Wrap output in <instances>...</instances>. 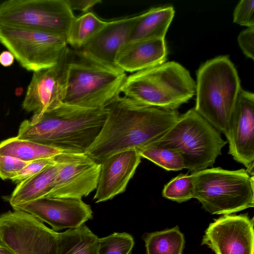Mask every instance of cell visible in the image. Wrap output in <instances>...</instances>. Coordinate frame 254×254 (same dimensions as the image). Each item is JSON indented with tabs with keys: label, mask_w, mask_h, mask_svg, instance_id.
I'll list each match as a JSON object with an SVG mask.
<instances>
[{
	"label": "cell",
	"mask_w": 254,
	"mask_h": 254,
	"mask_svg": "<svg viewBox=\"0 0 254 254\" xmlns=\"http://www.w3.org/2000/svg\"><path fill=\"white\" fill-rule=\"evenodd\" d=\"M29 162H25L9 156L0 155V178L11 180Z\"/></svg>",
	"instance_id": "obj_30"
},
{
	"label": "cell",
	"mask_w": 254,
	"mask_h": 254,
	"mask_svg": "<svg viewBox=\"0 0 254 254\" xmlns=\"http://www.w3.org/2000/svg\"><path fill=\"white\" fill-rule=\"evenodd\" d=\"M64 152L55 147L20 139L16 136L7 138L0 142V155L13 157L25 162L52 158Z\"/></svg>",
	"instance_id": "obj_21"
},
{
	"label": "cell",
	"mask_w": 254,
	"mask_h": 254,
	"mask_svg": "<svg viewBox=\"0 0 254 254\" xmlns=\"http://www.w3.org/2000/svg\"><path fill=\"white\" fill-rule=\"evenodd\" d=\"M227 143L220 131L192 108L179 116L175 125L152 144L176 150L186 169L195 172L211 166Z\"/></svg>",
	"instance_id": "obj_7"
},
{
	"label": "cell",
	"mask_w": 254,
	"mask_h": 254,
	"mask_svg": "<svg viewBox=\"0 0 254 254\" xmlns=\"http://www.w3.org/2000/svg\"><path fill=\"white\" fill-rule=\"evenodd\" d=\"M193 198L211 214H231L254 206V176L220 167L193 172Z\"/></svg>",
	"instance_id": "obj_6"
},
{
	"label": "cell",
	"mask_w": 254,
	"mask_h": 254,
	"mask_svg": "<svg viewBox=\"0 0 254 254\" xmlns=\"http://www.w3.org/2000/svg\"><path fill=\"white\" fill-rule=\"evenodd\" d=\"M174 14L172 6H165L153 7L137 15L130 40L165 39Z\"/></svg>",
	"instance_id": "obj_20"
},
{
	"label": "cell",
	"mask_w": 254,
	"mask_h": 254,
	"mask_svg": "<svg viewBox=\"0 0 254 254\" xmlns=\"http://www.w3.org/2000/svg\"><path fill=\"white\" fill-rule=\"evenodd\" d=\"M23 92V90L21 88H17L16 90H15V94L17 95V96H20V95H21V94Z\"/></svg>",
	"instance_id": "obj_35"
},
{
	"label": "cell",
	"mask_w": 254,
	"mask_h": 254,
	"mask_svg": "<svg viewBox=\"0 0 254 254\" xmlns=\"http://www.w3.org/2000/svg\"><path fill=\"white\" fill-rule=\"evenodd\" d=\"M201 245L215 254H254V218L247 214L220 216L209 225Z\"/></svg>",
	"instance_id": "obj_13"
},
{
	"label": "cell",
	"mask_w": 254,
	"mask_h": 254,
	"mask_svg": "<svg viewBox=\"0 0 254 254\" xmlns=\"http://www.w3.org/2000/svg\"><path fill=\"white\" fill-rule=\"evenodd\" d=\"M14 57L9 51H4L0 54V64L4 67L12 65L14 61Z\"/></svg>",
	"instance_id": "obj_33"
},
{
	"label": "cell",
	"mask_w": 254,
	"mask_h": 254,
	"mask_svg": "<svg viewBox=\"0 0 254 254\" xmlns=\"http://www.w3.org/2000/svg\"><path fill=\"white\" fill-rule=\"evenodd\" d=\"M94 13L87 12L71 22L66 36L68 45L74 49H81L108 23Z\"/></svg>",
	"instance_id": "obj_24"
},
{
	"label": "cell",
	"mask_w": 254,
	"mask_h": 254,
	"mask_svg": "<svg viewBox=\"0 0 254 254\" xmlns=\"http://www.w3.org/2000/svg\"><path fill=\"white\" fill-rule=\"evenodd\" d=\"M195 90L189 70L169 61L127 76L121 94L145 106L176 110L192 97Z\"/></svg>",
	"instance_id": "obj_4"
},
{
	"label": "cell",
	"mask_w": 254,
	"mask_h": 254,
	"mask_svg": "<svg viewBox=\"0 0 254 254\" xmlns=\"http://www.w3.org/2000/svg\"><path fill=\"white\" fill-rule=\"evenodd\" d=\"M193 187L192 174H180L165 185L162 195L167 199L182 203L193 198Z\"/></svg>",
	"instance_id": "obj_26"
},
{
	"label": "cell",
	"mask_w": 254,
	"mask_h": 254,
	"mask_svg": "<svg viewBox=\"0 0 254 254\" xmlns=\"http://www.w3.org/2000/svg\"><path fill=\"white\" fill-rule=\"evenodd\" d=\"M0 43L33 72L57 65L69 47L64 36L15 27H0Z\"/></svg>",
	"instance_id": "obj_8"
},
{
	"label": "cell",
	"mask_w": 254,
	"mask_h": 254,
	"mask_svg": "<svg viewBox=\"0 0 254 254\" xmlns=\"http://www.w3.org/2000/svg\"><path fill=\"white\" fill-rule=\"evenodd\" d=\"M0 254H15L9 248L0 242Z\"/></svg>",
	"instance_id": "obj_34"
},
{
	"label": "cell",
	"mask_w": 254,
	"mask_h": 254,
	"mask_svg": "<svg viewBox=\"0 0 254 254\" xmlns=\"http://www.w3.org/2000/svg\"><path fill=\"white\" fill-rule=\"evenodd\" d=\"M254 0H241L234 10L233 21L247 27L254 26Z\"/></svg>",
	"instance_id": "obj_28"
},
{
	"label": "cell",
	"mask_w": 254,
	"mask_h": 254,
	"mask_svg": "<svg viewBox=\"0 0 254 254\" xmlns=\"http://www.w3.org/2000/svg\"><path fill=\"white\" fill-rule=\"evenodd\" d=\"M105 108L104 125L85 152L99 163L116 153L138 151L156 142L179 117L177 110L145 106L121 95Z\"/></svg>",
	"instance_id": "obj_1"
},
{
	"label": "cell",
	"mask_w": 254,
	"mask_h": 254,
	"mask_svg": "<svg viewBox=\"0 0 254 254\" xmlns=\"http://www.w3.org/2000/svg\"><path fill=\"white\" fill-rule=\"evenodd\" d=\"M134 244L133 237L128 233H114L98 238V254H131Z\"/></svg>",
	"instance_id": "obj_27"
},
{
	"label": "cell",
	"mask_w": 254,
	"mask_h": 254,
	"mask_svg": "<svg viewBox=\"0 0 254 254\" xmlns=\"http://www.w3.org/2000/svg\"><path fill=\"white\" fill-rule=\"evenodd\" d=\"M141 157L137 150H128L113 154L100 163L96 203L112 199L123 192L138 166Z\"/></svg>",
	"instance_id": "obj_15"
},
{
	"label": "cell",
	"mask_w": 254,
	"mask_h": 254,
	"mask_svg": "<svg viewBox=\"0 0 254 254\" xmlns=\"http://www.w3.org/2000/svg\"><path fill=\"white\" fill-rule=\"evenodd\" d=\"M75 17L66 0H7L0 4V27L31 29L66 38Z\"/></svg>",
	"instance_id": "obj_9"
},
{
	"label": "cell",
	"mask_w": 254,
	"mask_h": 254,
	"mask_svg": "<svg viewBox=\"0 0 254 254\" xmlns=\"http://www.w3.org/2000/svg\"><path fill=\"white\" fill-rule=\"evenodd\" d=\"M239 45L245 55L254 59V26L247 27L241 31L238 36Z\"/></svg>",
	"instance_id": "obj_31"
},
{
	"label": "cell",
	"mask_w": 254,
	"mask_h": 254,
	"mask_svg": "<svg viewBox=\"0 0 254 254\" xmlns=\"http://www.w3.org/2000/svg\"><path fill=\"white\" fill-rule=\"evenodd\" d=\"M141 157L146 158L168 171L186 169L181 155L172 149L151 144L138 151Z\"/></svg>",
	"instance_id": "obj_25"
},
{
	"label": "cell",
	"mask_w": 254,
	"mask_h": 254,
	"mask_svg": "<svg viewBox=\"0 0 254 254\" xmlns=\"http://www.w3.org/2000/svg\"><path fill=\"white\" fill-rule=\"evenodd\" d=\"M71 9L87 12L92 7L101 3L100 0H66Z\"/></svg>",
	"instance_id": "obj_32"
},
{
	"label": "cell",
	"mask_w": 254,
	"mask_h": 254,
	"mask_svg": "<svg viewBox=\"0 0 254 254\" xmlns=\"http://www.w3.org/2000/svg\"><path fill=\"white\" fill-rule=\"evenodd\" d=\"M13 209L33 215L56 232L76 229L93 217L91 206L79 198L42 197Z\"/></svg>",
	"instance_id": "obj_14"
},
{
	"label": "cell",
	"mask_w": 254,
	"mask_h": 254,
	"mask_svg": "<svg viewBox=\"0 0 254 254\" xmlns=\"http://www.w3.org/2000/svg\"><path fill=\"white\" fill-rule=\"evenodd\" d=\"M0 242L15 254H57L58 232L22 210L0 215Z\"/></svg>",
	"instance_id": "obj_10"
},
{
	"label": "cell",
	"mask_w": 254,
	"mask_h": 254,
	"mask_svg": "<svg viewBox=\"0 0 254 254\" xmlns=\"http://www.w3.org/2000/svg\"><path fill=\"white\" fill-rule=\"evenodd\" d=\"M54 159L58 172L53 188L44 197L81 199L96 190L100 163L81 152H64Z\"/></svg>",
	"instance_id": "obj_11"
},
{
	"label": "cell",
	"mask_w": 254,
	"mask_h": 254,
	"mask_svg": "<svg viewBox=\"0 0 254 254\" xmlns=\"http://www.w3.org/2000/svg\"><path fill=\"white\" fill-rule=\"evenodd\" d=\"M57 254H98V237L85 225L58 232Z\"/></svg>",
	"instance_id": "obj_22"
},
{
	"label": "cell",
	"mask_w": 254,
	"mask_h": 254,
	"mask_svg": "<svg viewBox=\"0 0 254 254\" xmlns=\"http://www.w3.org/2000/svg\"><path fill=\"white\" fill-rule=\"evenodd\" d=\"M62 103L86 109L105 108L121 95L126 73L80 49L68 47L61 61Z\"/></svg>",
	"instance_id": "obj_3"
},
{
	"label": "cell",
	"mask_w": 254,
	"mask_h": 254,
	"mask_svg": "<svg viewBox=\"0 0 254 254\" xmlns=\"http://www.w3.org/2000/svg\"><path fill=\"white\" fill-rule=\"evenodd\" d=\"M136 18L137 15L108 21L80 49L99 61L116 65L117 54L130 40Z\"/></svg>",
	"instance_id": "obj_17"
},
{
	"label": "cell",
	"mask_w": 254,
	"mask_h": 254,
	"mask_svg": "<svg viewBox=\"0 0 254 254\" xmlns=\"http://www.w3.org/2000/svg\"><path fill=\"white\" fill-rule=\"evenodd\" d=\"M59 170L56 163L18 183L8 200L13 208L45 197L53 188Z\"/></svg>",
	"instance_id": "obj_19"
},
{
	"label": "cell",
	"mask_w": 254,
	"mask_h": 254,
	"mask_svg": "<svg viewBox=\"0 0 254 254\" xmlns=\"http://www.w3.org/2000/svg\"><path fill=\"white\" fill-rule=\"evenodd\" d=\"M142 239L146 254H182L185 242L184 235L178 226L145 234Z\"/></svg>",
	"instance_id": "obj_23"
},
{
	"label": "cell",
	"mask_w": 254,
	"mask_h": 254,
	"mask_svg": "<svg viewBox=\"0 0 254 254\" xmlns=\"http://www.w3.org/2000/svg\"><path fill=\"white\" fill-rule=\"evenodd\" d=\"M229 152L254 174V94L241 88L224 133Z\"/></svg>",
	"instance_id": "obj_12"
},
{
	"label": "cell",
	"mask_w": 254,
	"mask_h": 254,
	"mask_svg": "<svg viewBox=\"0 0 254 254\" xmlns=\"http://www.w3.org/2000/svg\"><path fill=\"white\" fill-rule=\"evenodd\" d=\"M195 110L224 134L241 88L240 78L228 56L202 64L196 72Z\"/></svg>",
	"instance_id": "obj_5"
},
{
	"label": "cell",
	"mask_w": 254,
	"mask_h": 254,
	"mask_svg": "<svg viewBox=\"0 0 254 254\" xmlns=\"http://www.w3.org/2000/svg\"><path fill=\"white\" fill-rule=\"evenodd\" d=\"M167 54L165 39L129 40L118 51L115 64L125 72L134 73L163 64Z\"/></svg>",
	"instance_id": "obj_18"
},
{
	"label": "cell",
	"mask_w": 254,
	"mask_h": 254,
	"mask_svg": "<svg viewBox=\"0 0 254 254\" xmlns=\"http://www.w3.org/2000/svg\"><path fill=\"white\" fill-rule=\"evenodd\" d=\"M55 163L54 158L41 159L30 161L21 169L11 180L13 182L18 184L36 175L48 166Z\"/></svg>",
	"instance_id": "obj_29"
},
{
	"label": "cell",
	"mask_w": 254,
	"mask_h": 254,
	"mask_svg": "<svg viewBox=\"0 0 254 254\" xmlns=\"http://www.w3.org/2000/svg\"><path fill=\"white\" fill-rule=\"evenodd\" d=\"M62 98L60 61L53 67L33 72L22 107L28 113L41 114L61 105Z\"/></svg>",
	"instance_id": "obj_16"
},
{
	"label": "cell",
	"mask_w": 254,
	"mask_h": 254,
	"mask_svg": "<svg viewBox=\"0 0 254 254\" xmlns=\"http://www.w3.org/2000/svg\"><path fill=\"white\" fill-rule=\"evenodd\" d=\"M107 116L106 108L86 109L62 103L23 121L16 137L64 152L85 153L99 133Z\"/></svg>",
	"instance_id": "obj_2"
}]
</instances>
